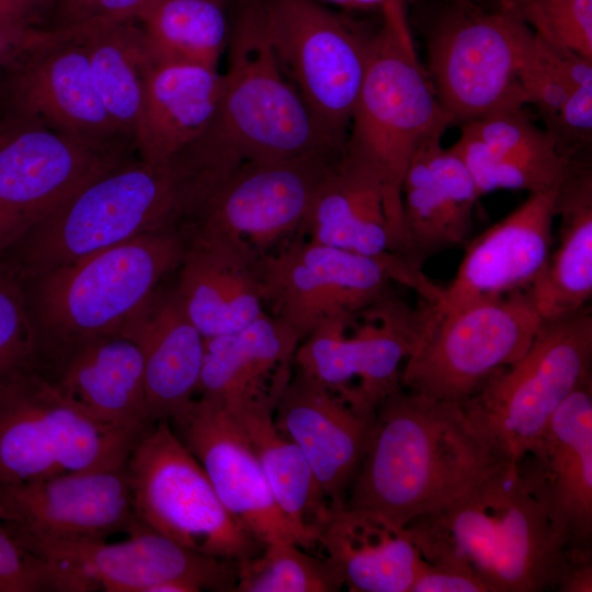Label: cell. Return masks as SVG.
<instances>
[{"mask_svg": "<svg viewBox=\"0 0 592 592\" xmlns=\"http://www.w3.org/2000/svg\"><path fill=\"white\" fill-rule=\"evenodd\" d=\"M234 1L217 111L186 149L217 167L285 159L319 148L341 150L322 136L282 71L265 34L262 0Z\"/></svg>", "mask_w": 592, "mask_h": 592, "instance_id": "3", "label": "cell"}, {"mask_svg": "<svg viewBox=\"0 0 592 592\" xmlns=\"http://www.w3.org/2000/svg\"><path fill=\"white\" fill-rule=\"evenodd\" d=\"M423 559V558H422ZM410 592H488L485 584L465 563L423 559Z\"/></svg>", "mask_w": 592, "mask_h": 592, "instance_id": "43", "label": "cell"}, {"mask_svg": "<svg viewBox=\"0 0 592 592\" xmlns=\"http://www.w3.org/2000/svg\"><path fill=\"white\" fill-rule=\"evenodd\" d=\"M149 0H59L55 27L135 19Z\"/></svg>", "mask_w": 592, "mask_h": 592, "instance_id": "42", "label": "cell"}, {"mask_svg": "<svg viewBox=\"0 0 592 592\" xmlns=\"http://www.w3.org/2000/svg\"><path fill=\"white\" fill-rule=\"evenodd\" d=\"M555 591H592V547L568 548L565 566Z\"/></svg>", "mask_w": 592, "mask_h": 592, "instance_id": "45", "label": "cell"}, {"mask_svg": "<svg viewBox=\"0 0 592 592\" xmlns=\"http://www.w3.org/2000/svg\"><path fill=\"white\" fill-rule=\"evenodd\" d=\"M533 30L510 8L457 0L428 36V72L453 125L523 110L520 67Z\"/></svg>", "mask_w": 592, "mask_h": 592, "instance_id": "11", "label": "cell"}, {"mask_svg": "<svg viewBox=\"0 0 592 592\" xmlns=\"http://www.w3.org/2000/svg\"><path fill=\"white\" fill-rule=\"evenodd\" d=\"M185 239L174 288L204 338L238 331L266 312L259 276L261 257L232 239Z\"/></svg>", "mask_w": 592, "mask_h": 592, "instance_id": "27", "label": "cell"}, {"mask_svg": "<svg viewBox=\"0 0 592 592\" xmlns=\"http://www.w3.org/2000/svg\"><path fill=\"white\" fill-rule=\"evenodd\" d=\"M423 304L425 327L403 364L401 387L457 405L517 361L543 322L528 291L475 299L441 314Z\"/></svg>", "mask_w": 592, "mask_h": 592, "instance_id": "10", "label": "cell"}, {"mask_svg": "<svg viewBox=\"0 0 592 592\" xmlns=\"http://www.w3.org/2000/svg\"><path fill=\"white\" fill-rule=\"evenodd\" d=\"M319 546L354 592H410L423 561L406 526L346 506L333 512Z\"/></svg>", "mask_w": 592, "mask_h": 592, "instance_id": "30", "label": "cell"}, {"mask_svg": "<svg viewBox=\"0 0 592 592\" xmlns=\"http://www.w3.org/2000/svg\"><path fill=\"white\" fill-rule=\"evenodd\" d=\"M221 89L217 68L153 64L135 136L138 157L167 163L196 140L215 116Z\"/></svg>", "mask_w": 592, "mask_h": 592, "instance_id": "31", "label": "cell"}, {"mask_svg": "<svg viewBox=\"0 0 592 592\" xmlns=\"http://www.w3.org/2000/svg\"><path fill=\"white\" fill-rule=\"evenodd\" d=\"M91 77L122 137L134 147L153 61L135 19L78 25Z\"/></svg>", "mask_w": 592, "mask_h": 592, "instance_id": "35", "label": "cell"}, {"mask_svg": "<svg viewBox=\"0 0 592 592\" xmlns=\"http://www.w3.org/2000/svg\"><path fill=\"white\" fill-rule=\"evenodd\" d=\"M343 587L325 556L291 542L267 544L258 555L237 562L235 592H334Z\"/></svg>", "mask_w": 592, "mask_h": 592, "instance_id": "37", "label": "cell"}, {"mask_svg": "<svg viewBox=\"0 0 592 592\" xmlns=\"http://www.w3.org/2000/svg\"><path fill=\"white\" fill-rule=\"evenodd\" d=\"M275 58L322 136L344 150L373 33L316 0H262Z\"/></svg>", "mask_w": 592, "mask_h": 592, "instance_id": "12", "label": "cell"}, {"mask_svg": "<svg viewBox=\"0 0 592 592\" xmlns=\"http://www.w3.org/2000/svg\"><path fill=\"white\" fill-rule=\"evenodd\" d=\"M61 573L67 592H150L180 580L200 591L235 592L237 562L189 549L141 526L118 543L89 538L15 537Z\"/></svg>", "mask_w": 592, "mask_h": 592, "instance_id": "16", "label": "cell"}, {"mask_svg": "<svg viewBox=\"0 0 592 592\" xmlns=\"http://www.w3.org/2000/svg\"><path fill=\"white\" fill-rule=\"evenodd\" d=\"M168 422L203 467L225 509L262 546L284 540L303 547L246 434L221 401L194 397Z\"/></svg>", "mask_w": 592, "mask_h": 592, "instance_id": "19", "label": "cell"}, {"mask_svg": "<svg viewBox=\"0 0 592 592\" xmlns=\"http://www.w3.org/2000/svg\"><path fill=\"white\" fill-rule=\"evenodd\" d=\"M569 548L592 547V378L560 405L516 464Z\"/></svg>", "mask_w": 592, "mask_h": 592, "instance_id": "21", "label": "cell"}, {"mask_svg": "<svg viewBox=\"0 0 592 592\" xmlns=\"http://www.w3.org/2000/svg\"><path fill=\"white\" fill-rule=\"evenodd\" d=\"M41 12L44 14L48 10L56 8L59 0H34Z\"/></svg>", "mask_w": 592, "mask_h": 592, "instance_id": "48", "label": "cell"}, {"mask_svg": "<svg viewBox=\"0 0 592 592\" xmlns=\"http://www.w3.org/2000/svg\"><path fill=\"white\" fill-rule=\"evenodd\" d=\"M273 417L303 453L331 509L344 508L375 415L360 412L296 368Z\"/></svg>", "mask_w": 592, "mask_h": 592, "instance_id": "24", "label": "cell"}, {"mask_svg": "<svg viewBox=\"0 0 592 592\" xmlns=\"http://www.w3.org/2000/svg\"><path fill=\"white\" fill-rule=\"evenodd\" d=\"M33 363L67 399L96 421L137 437L150 426L143 354L121 330L69 345Z\"/></svg>", "mask_w": 592, "mask_h": 592, "instance_id": "25", "label": "cell"}, {"mask_svg": "<svg viewBox=\"0 0 592 592\" xmlns=\"http://www.w3.org/2000/svg\"><path fill=\"white\" fill-rule=\"evenodd\" d=\"M496 1L499 3V2H501V1H503V0H496Z\"/></svg>", "mask_w": 592, "mask_h": 592, "instance_id": "49", "label": "cell"}, {"mask_svg": "<svg viewBox=\"0 0 592 592\" xmlns=\"http://www.w3.org/2000/svg\"><path fill=\"white\" fill-rule=\"evenodd\" d=\"M520 79L527 103L536 107L560 153L570 160H588L592 60L533 33L523 52Z\"/></svg>", "mask_w": 592, "mask_h": 592, "instance_id": "32", "label": "cell"}, {"mask_svg": "<svg viewBox=\"0 0 592 592\" xmlns=\"http://www.w3.org/2000/svg\"><path fill=\"white\" fill-rule=\"evenodd\" d=\"M138 439L91 418L33 362L0 380V486L119 467Z\"/></svg>", "mask_w": 592, "mask_h": 592, "instance_id": "9", "label": "cell"}, {"mask_svg": "<svg viewBox=\"0 0 592 592\" xmlns=\"http://www.w3.org/2000/svg\"><path fill=\"white\" fill-rule=\"evenodd\" d=\"M186 240L178 227L149 231L22 282L35 358L117 331L177 270Z\"/></svg>", "mask_w": 592, "mask_h": 592, "instance_id": "4", "label": "cell"}, {"mask_svg": "<svg viewBox=\"0 0 592 592\" xmlns=\"http://www.w3.org/2000/svg\"><path fill=\"white\" fill-rule=\"evenodd\" d=\"M0 522L14 537L106 539L140 526L126 464L0 486Z\"/></svg>", "mask_w": 592, "mask_h": 592, "instance_id": "20", "label": "cell"}, {"mask_svg": "<svg viewBox=\"0 0 592 592\" xmlns=\"http://www.w3.org/2000/svg\"><path fill=\"white\" fill-rule=\"evenodd\" d=\"M183 175L170 160L126 159L20 236L0 257L21 282L139 235L179 227Z\"/></svg>", "mask_w": 592, "mask_h": 592, "instance_id": "5", "label": "cell"}, {"mask_svg": "<svg viewBox=\"0 0 592 592\" xmlns=\"http://www.w3.org/2000/svg\"><path fill=\"white\" fill-rule=\"evenodd\" d=\"M344 150L319 148L291 158L248 161L195 181L179 226L185 237L239 241L259 257L299 235L303 221Z\"/></svg>", "mask_w": 592, "mask_h": 592, "instance_id": "8", "label": "cell"}, {"mask_svg": "<svg viewBox=\"0 0 592 592\" xmlns=\"http://www.w3.org/2000/svg\"><path fill=\"white\" fill-rule=\"evenodd\" d=\"M426 322L395 293L369 307L334 317L300 341L294 357L329 391L368 415L401 387V371Z\"/></svg>", "mask_w": 592, "mask_h": 592, "instance_id": "14", "label": "cell"}, {"mask_svg": "<svg viewBox=\"0 0 592 592\" xmlns=\"http://www.w3.org/2000/svg\"><path fill=\"white\" fill-rule=\"evenodd\" d=\"M380 8L382 23L369 41L345 150L371 163L401 200L402 180L415 152L441 139L453 123L417 54L405 0Z\"/></svg>", "mask_w": 592, "mask_h": 592, "instance_id": "6", "label": "cell"}, {"mask_svg": "<svg viewBox=\"0 0 592 592\" xmlns=\"http://www.w3.org/2000/svg\"><path fill=\"white\" fill-rule=\"evenodd\" d=\"M66 592L59 571L26 549L0 522V592Z\"/></svg>", "mask_w": 592, "mask_h": 592, "instance_id": "41", "label": "cell"}, {"mask_svg": "<svg viewBox=\"0 0 592 592\" xmlns=\"http://www.w3.org/2000/svg\"><path fill=\"white\" fill-rule=\"evenodd\" d=\"M558 190L531 193L503 219L467 242L454 280L432 304L434 314L465 303L530 291L545 271Z\"/></svg>", "mask_w": 592, "mask_h": 592, "instance_id": "22", "label": "cell"}, {"mask_svg": "<svg viewBox=\"0 0 592 592\" xmlns=\"http://www.w3.org/2000/svg\"><path fill=\"white\" fill-rule=\"evenodd\" d=\"M19 115L0 128V255L84 184L128 159Z\"/></svg>", "mask_w": 592, "mask_h": 592, "instance_id": "17", "label": "cell"}, {"mask_svg": "<svg viewBox=\"0 0 592 592\" xmlns=\"http://www.w3.org/2000/svg\"><path fill=\"white\" fill-rule=\"evenodd\" d=\"M35 352V330L23 284L0 261V380L32 363Z\"/></svg>", "mask_w": 592, "mask_h": 592, "instance_id": "40", "label": "cell"}, {"mask_svg": "<svg viewBox=\"0 0 592 592\" xmlns=\"http://www.w3.org/2000/svg\"><path fill=\"white\" fill-rule=\"evenodd\" d=\"M126 467L140 525L194 551L236 562L264 547L225 509L168 421L145 430Z\"/></svg>", "mask_w": 592, "mask_h": 592, "instance_id": "13", "label": "cell"}, {"mask_svg": "<svg viewBox=\"0 0 592 592\" xmlns=\"http://www.w3.org/2000/svg\"><path fill=\"white\" fill-rule=\"evenodd\" d=\"M226 3L227 0H149L135 20L153 64L217 68L231 32Z\"/></svg>", "mask_w": 592, "mask_h": 592, "instance_id": "36", "label": "cell"}, {"mask_svg": "<svg viewBox=\"0 0 592 592\" xmlns=\"http://www.w3.org/2000/svg\"><path fill=\"white\" fill-rule=\"evenodd\" d=\"M60 29L18 30L0 24V67L15 70L39 48L54 39Z\"/></svg>", "mask_w": 592, "mask_h": 592, "instance_id": "44", "label": "cell"}, {"mask_svg": "<svg viewBox=\"0 0 592 592\" xmlns=\"http://www.w3.org/2000/svg\"><path fill=\"white\" fill-rule=\"evenodd\" d=\"M223 403L246 434L276 504L299 535L303 547L316 548L334 511L298 446L278 431L273 417L275 408L258 400Z\"/></svg>", "mask_w": 592, "mask_h": 592, "instance_id": "33", "label": "cell"}, {"mask_svg": "<svg viewBox=\"0 0 592 592\" xmlns=\"http://www.w3.org/2000/svg\"><path fill=\"white\" fill-rule=\"evenodd\" d=\"M480 193L465 163L441 139L423 145L401 184L410 261L421 269L431 254L468 242Z\"/></svg>", "mask_w": 592, "mask_h": 592, "instance_id": "28", "label": "cell"}, {"mask_svg": "<svg viewBox=\"0 0 592 592\" xmlns=\"http://www.w3.org/2000/svg\"><path fill=\"white\" fill-rule=\"evenodd\" d=\"M118 330L143 354L148 424L169 421L195 397L204 354V337L187 317L174 285H159Z\"/></svg>", "mask_w": 592, "mask_h": 592, "instance_id": "26", "label": "cell"}, {"mask_svg": "<svg viewBox=\"0 0 592 592\" xmlns=\"http://www.w3.org/2000/svg\"><path fill=\"white\" fill-rule=\"evenodd\" d=\"M451 148L467 167L480 195L504 189L530 194L558 190L574 167L585 161L506 155L462 133Z\"/></svg>", "mask_w": 592, "mask_h": 592, "instance_id": "38", "label": "cell"}, {"mask_svg": "<svg viewBox=\"0 0 592 592\" xmlns=\"http://www.w3.org/2000/svg\"><path fill=\"white\" fill-rule=\"evenodd\" d=\"M540 38L592 60V0H503Z\"/></svg>", "mask_w": 592, "mask_h": 592, "instance_id": "39", "label": "cell"}, {"mask_svg": "<svg viewBox=\"0 0 592 592\" xmlns=\"http://www.w3.org/2000/svg\"><path fill=\"white\" fill-rule=\"evenodd\" d=\"M406 527L425 561L463 562L488 592L555 591L569 548L506 460Z\"/></svg>", "mask_w": 592, "mask_h": 592, "instance_id": "2", "label": "cell"}, {"mask_svg": "<svg viewBox=\"0 0 592 592\" xmlns=\"http://www.w3.org/2000/svg\"><path fill=\"white\" fill-rule=\"evenodd\" d=\"M500 460L459 405L400 387L376 410L345 506L405 527L449 502Z\"/></svg>", "mask_w": 592, "mask_h": 592, "instance_id": "1", "label": "cell"}, {"mask_svg": "<svg viewBox=\"0 0 592 592\" xmlns=\"http://www.w3.org/2000/svg\"><path fill=\"white\" fill-rule=\"evenodd\" d=\"M43 13L34 0H0V24L18 30L38 29Z\"/></svg>", "mask_w": 592, "mask_h": 592, "instance_id": "46", "label": "cell"}, {"mask_svg": "<svg viewBox=\"0 0 592 592\" xmlns=\"http://www.w3.org/2000/svg\"><path fill=\"white\" fill-rule=\"evenodd\" d=\"M592 311L543 320L526 352L459 405L500 459L517 464L555 411L592 378Z\"/></svg>", "mask_w": 592, "mask_h": 592, "instance_id": "7", "label": "cell"}, {"mask_svg": "<svg viewBox=\"0 0 592 592\" xmlns=\"http://www.w3.org/2000/svg\"><path fill=\"white\" fill-rule=\"evenodd\" d=\"M58 29L54 39L13 70L16 114L96 146L128 150L133 146L116 129L96 92L78 26Z\"/></svg>", "mask_w": 592, "mask_h": 592, "instance_id": "23", "label": "cell"}, {"mask_svg": "<svg viewBox=\"0 0 592 592\" xmlns=\"http://www.w3.org/2000/svg\"><path fill=\"white\" fill-rule=\"evenodd\" d=\"M328 2L337 3L340 5L345 7H353V8H368V7H376V5H383L386 2L390 0H325Z\"/></svg>", "mask_w": 592, "mask_h": 592, "instance_id": "47", "label": "cell"}, {"mask_svg": "<svg viewBox=\"0 0 592 592\" xmlns=\"http://www.w3.org/2000/svg\"><path fill=\"white\" fill-rule=\"evenodd\" d=\"M558 244L528 293L543 318L578 311L592 298V170L579 162L556 196Z\"/></svg>", "mask_w": 592, "mask_h": 592, "instance_id": "34", "label": "cell"}, {"mask_svg": "<svg viewBox=\"0 0 592 592\" xmlns=\"http://www.w3.org/2000/svg\"><path fill=\"white\" fill-rule=\"evenodd\" d=\"M259 276L266 312L301 341L323 322L394 294L379 261L303 236L262 255Z\"/></svg>", "mask_w": 592, "mask_h": 592, "instance_id": "18", "label": "cell"}, {"mask_svg": "<svg viewBox=\"0 0 592 592\" xmlns=\"http://www.w3.org/2000/svg\"><path fill=\"white\" fill-rule=\"evenodd\" d=\"M300 341L267 312L232 333L204 338L195 395L223 402L258 400L275 408L292 377Z\"/></svg>", "mask_w": 592, "mask_h": 592, "instance_id": "29", "label": "cell"}, {"mask_svg": "<svg viewBox=\"0 0 592 592\" xmlns=\"http://www.w3.org/2000/svg\"><path fill=\"white\" fill-rule=\"evenodd\" d=\"M299 235L379 261L392 282L413 289L424 303L440 293L410 261L401 200L371 163L346 150L320 185Z\"/></svg>", "mask_w": 592, "mask_h": 592, "instance_id": "15", "label": "cell"}]
</instances>
